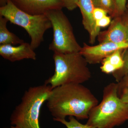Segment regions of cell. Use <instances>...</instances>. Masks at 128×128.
<instances>
[{"label":"cell","mask_w":128,"mask_h":128,"mask_svg":"<svg viewBox=\"0 0 128 128\" xmlns=\"http://www.w3.org/2000/svg\"><path fill=\"white\" fill-rule=\"evenodd\" d=\"M46 102L53 119L57 121L67 116L88 119L98 101L90 89L82 84H70L53 88Z\"/></svg>","instance_id":"obj_1"},{"label":"cell","mask_w":128,"mask_h":128,"mask_svg":"<svg viewBox=\"0 0 128 128\" xmlns=\"http://www.w3.org/2000/svg\"><path fill=\"white\" fill-rule=\"evenodd\" d=\"M117 82L104 89L102 99L89 113L86 124L95 128H114L128 120V104L118 94Z\"/></svg>","instance_id":"obj_2"},{"label":"cell","mask_w":128,"mask_h":128,"mask_svg":"<svg viewBox=\"0 0 128 128\" xmlns=\"http://www.w3.org/2000/svg\"><path fill=\"white\" fill-rule=\"evenodd\" d=\"M53 58L55 66L54 73L44 83L52 89L68 84H82L91 78L88 63L80 52L54 53Z\"/></svg>","instance_id":"obj_3"},{"label":"cell","mask_w":128,"mask_h":128,"mask_svg":"<svg viewBox=\"0 0 128 128\" xmlns=\"http://www.w3.org/2000/svg\"><path fill=\"white\" fill-rule=\"evenodd\" d=\"M52 89L44 84L28 88L11 115V124L20 128H41L40 110L50 96Z\"/></svg>","instance_id":"obj_4"},{"label":"cell","mask_w":128,"mask_h":128,"mask_svg":"<svg viewBox=\"0 0 128 128\" xmlns=\"http://www.w3.org/2000/svg\"><path fill=\"white\" fill-rule=\"evenodd\" d=\"M0 16L26 30L31 38L30 45L34 50L44 41L46 31L52 28L51 22L45 14H28L16 6L11 0H9L6 4L0 7Z\"/></svg>","instance_id":"obj_5"},{"label":"cell","mask_w":128,"mask_h":128,"mask_svg":"<svg viewBox=\"0 0 128 128\" xmlns=\"http://www.w3.org/2000/svg\"><path fill=\"white\" fill-rule=\"evenodd\" d=\"M44 14L50 21L53 31L49 49L60 54L80 52L82 47L76 41L71 24L61 9L50 10Z\"/></svg>","instance_id":"obj_6"},{"label":"cell","mask_w":128,"mask_h":128,"mask_svg":"<svg viewBox=\"0 0 128 128\" xmlns=\"http://www.w3.org/2000/svg\"><path fill=\"white\" fill-rule=\"evenodd\" d=\"M127 48L128 43L106 42L94 46H89L84 43L80 52L88 64H96L102 62L106 57L116 50Z\"/></svg>","instance_id":"obj_7"},{"label":"cell","mask_w":128,"mask_h":128,"mask_svg":"<svg viewBox=\"0 0 128 128\" xmlns=\"http://www.w3.org/2000/svg\"><path fill=\"white\" fill-rule=\"evenodd\" d=\"M16 6L32 15L44 14L50 10L62 9L60 0H11Z\"/></svg>","instance_id":"obj_8"},{"label":"cell","mask_w":128,"mask_h":128,"mask_svg":"<svg viewBox=\"0 0 128 128\" xmlns=\"http://www.w3.org/2000/svg\"><path fill=\"white\" fill-rule=\"evenodd\" d=\"M78 7L80 8L82 16V24L89 35V42L94 44L100 33V28L96 24L93 16L95 7L92 0H78Z\"/></svg>","instance_id":"obj_9"},{"label":"cell","mask_w":128,"mask_h":128,"mask_svg":"<svg viewBox=\"0 0 128 128\" xmlns=\"http://www.w3.org/2000/svg\"><path fill=\"white\" fill-rule=\"evenodd\" d=\"M0 55L5 59L15 62L24 59L36 60V54L28 43H22L18 46L0 45Z\"/></svg>","instance_id":"obj_10"},{"label":"cell","mask_w":128,"mask_h":128,"mask_svg":"<svg viewBox=\"0 0 128 128\" xmlns=\"http://www.w3.org/2000/svg\"><path fill=\"white\" fill-rule=\"evenodd\" d=\"M98 36L100 43L106 42L128 43L127 28L120 16L114 18L108 30L100 32Z\"/></svg>","instance_id":"obj_11"},{"label":"cell","mask_w":128,"mask_h":128,"mask_svg":"<svg viewBox=\"0 0 128 128\" xmlns=\"http://www.w3.org/2000/svg\"><path fill=\"white\" fill-rule=\"evenodd\" d=\"M116 50L106 57L102 62L101 71L107 74H112L123 67L124 62L121 51Z\"/></svg>","instance_id":"obj_12"},{"label":"cell","mask_w":128,"mask_h":128,"mask_svg":"<svg viewBox=\"0 0 128 128\" xmlns=\"http://www.w3.org/2000/svg\"><path fill=\"white\" fill-rule=\"evenodd\" d=\"M8 20L0 16V45H15L20 44L24 42L22 40L19 38L13 33L8 29L6 25Z\"/></svg>","instance_id":"obj_13"},{"label":"cell","mask_w":128,"mask_h":128,"mask_svg":"<svg viewBox=\"0 0 128 128\" xmlns=\"http://www.w3.org/2000/svg\"><path fill=\"white\" fill-rule=\"evenodd\" d=\"M95 8L104 9L111 17H116L115 0H92Z\"/></svg>","instance_id":"obj_14"},{"label":"cell","mask_w":128,"mask_h":128,"mask_svg":"<svg viewBox=\"0 0 128 128\" xmlns=\"http://www.w3.org/2000/svg\"><path fill=\"white\" fill-rule=\"evenodd\" d=\"M116 82L118 97L123 102L128 104V74Z\"/></svg>","instance_id":"obj_15"},{"label":"cell","mask_w":128,"mask_h":128,"mask_svg":"<svg viewBox=\"0 0 128 128\" xmlns=\"http://www.w3.org/2000/svg\"><path fill=\"white\" fill-rule=\"evenodd\" d=\"M57 121L63 124L66 128H95L87 124H83L81 123L73 116H69V121H66L64 119L60 120Z\"/></svg>","instance_id":"obj_16"},{"label":"cell","mask_w":128,"mask_h":128,"mask_svg":"<svg viewBox=\"0 0 128 128\" xmlns=\"http://www.w3.org/2000/svg\"><path fill=\"white\" fill-rule=\"evenodd\" d=\"M122 57L124 62L123 67L112 74L116 82H118L124 76L128 74V53L124 57Z\"/></svg>","instance_id":"obj_17"},{"label":"cell","mask_w":128,"mask_h":128,"mask_svg":"<svg viewBox=\"0 0 128 128\" xmlns=\"http://www.w3.org/2000/svg\"><path fill=\"white\" fill-rule=\"evenodd\" d=\"M115 2L116 17L119 16L123 14L126 10L127 0H115Z\"/></svg>","instance_id":"obj_18"},{"label":"cell","mask_w":128,"mask_h":128,"mask_svg":"<svg viewBox=\"0 0 128 128\" xmlns=\"http://www.w3.org/2000/svg\"><path fill=\"white\" fill-rule=\"evenodd\" d=\"M63 4V7L69 10L72 11L78 7V0H60Z\"/></svg>","instance_id":"obj_19"},{"label":"cell","mask_w":128,"mask_h":128,"mask_svg":"<svg viewBox=\"0 0 128 128\" xmlns=\"http://www.w3.org/2000/svg\"><path fill=\"white\" fill-rule=\"evenodd\" d=\"M108 14L107 12L104 9L98 8H95L93 11V16L96 22L107 16Z\"/></svg>","instance_id":"obj_20"},{"label":"cell","mask_w":128,"mask_h":128,"mask_svg":"<svg viewBox=\"0 0 128 128\" xmlns=\"http://www.w3.org/2000/svg\"><path fill=\"white\" fill-rule=\"evenodd\" d=\"M112 22L111 17L107 16L99 20L96 21V24L98 27H105L110 25Z\"/></svg>","instance_id":"obj_21"},{"label":"cell","mask_w":128,"mask_h":128,"mask_svg":"<svg viewBox=\"0 0 128 128\" xmlns=\"http://www.w3.org/2000/svg\"><path fill=\"white\" fill-rule=\"evenodd\" d=\"M120 17H121V16H120ZM121 18L122 22H123L125 26H126V28H127V32H128V16H127V17L126 18H123V19H122L121 17Z\"/></svg>","instance_id":"obj_22"},{"label":"cell","mask_w":128,"mask_h":128,"mask_svg":"<svg viewBox=\"0 0 128 128\" xmlns=\"http://www.w3.org/2000/svg\"><path fill=\"white\" fill-rule=\"evenodd\" d=\"M8 0H0V7L4 6L6 4Z\"/></svg>","instance_id":"obj_23"},{"label":"cell","mask_w":128,"mask_h":128,"mask_svg":"<svg viewBox=\"0 0 128 128\" xmlns=\"http://www.w3.org/2000/svg\"><path fill=\"white\" fill-rule=\"evenodd\" d=\"M18 128V127H17L16 126H12L10 127H9V128Z\"/></svg>","instance_id":"obj_24"}]
</instances>
